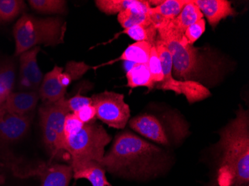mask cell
Segmentation results:
<instances>
[{"label":"cell","instance_id":"obj_1","mask_svg":"<svg viewBox=\"0 0 249 186\" xmlns=\"http://www.w3.org/2000/svg\"><path fill=\"white\" fill-rule=\"evenodd\" d=\"M100 164L115 176L129 180H146L166 170L168 156L163 149L135 134H118Z\"/></svg>","mask_w":249,"mask_h":186},{"label":"cell","instance_id":"obj_2","mask_svg":"<svg viewBox=\"0 0 249 186\" xmlns=\"http://www.w3.org/2000/svg\"><path fill=\"white\" fill-rule=\"evenodd\" d=\"M217 167L208 186H249V112L240 109L220 132Z\"/></svg>","mask_w":249,"mask_h":186},{"label":"cell","instance_id":"obj_3","mask_svg":"<svg viewBox=\"0 0 249 186\" xmlns=\"http://www.w3.org/2000/svg\"><path fill=\"white\" fill-rule=\"evenodd\" d=\"M66 30L67 22L61 18H37L24 14L13 28L15 56L18 57L38 45L54 46L62 44Z\"/></svg>","mask_w":249,"mask_h":186},{"label":"cell","instance_id":"obj_4","mask_svg":"<svg viewBox=\"0 0 249 186\" xmlns=\"http://www.w3.org/2000/svg\"><path fill=\"white\" fill-rule=\"evenodd\" d=\"M158 39L161 40L171 54L173 75L180 81H194L201 70L198 51L189 44L184 34L177 29L173 19H168L157 28Z\"/></svg>","mask_w":249,"mask_h":186},{"label":"cell","instance_id":"obj_5","mask_svg":"<svg viewBox=\"0 0 249 186\" xmlns=\"http://www.w3.org/2000/svg\"><path fill=\"white\" fill-rule=\"evenodd\" d=\"M131 129L158 145L172 146L182 141L188 134L185 121L178 115L144 113L129 121Z\"/></svg>","mask_w":249,"mask_h":186},{"label":"cell","instance_id":"obj_6","mask_svg":"<svg viewBox=\"0 0 249 186\" xmlns=\"http://www.w3.org/2000/svg\"><path fill=\"white\" fill-rule=\"evenodd\" d=\"M111 137L106 130L96 122L84 124L80 130L64 139V151L71 156V165L96 161L100 163L105 148Z\"/></svg>","mask_w":249,"mask_h":186},{"label":"cell","instance_id":"obj_7","mask_svg":"<svg viewBox=\"0 0 249 186\" xmlns=\"http://www.w3.org/2000/svg\"><path fill=\"white\" fill-rule=\"evenodd\" d=\"M71 113L66 99L51 103H44L39 110L43 142L53 156L64 151V121Z\"/></svg>","mask_w":249,"mask_h":186},{"label":"cell","instance_id":"obj_8","mask_svg":"<svg viewBox=\"0 0 249 186\" xmlns=\"http://www.w3.org/2000/svg\"><path fill=\"white\" fill-rule=\"evenodd\" d=\"M158 56L161 61L163 80L156 89L173 91L178 95H184L190 103L205 100L211 96V92L206 86L197 81H180L173 76V59L169 50L161 41L155 44Z\"/></svg>","mask_w":249,"mask_h":186},{"label":"cell","instance_id":"obj_9","mask_svg":"<svg viewBox=\"0 0 249 186\" xmlns=\"http://www.w3.org/2000/svg\"><path fill=\"white\" fill-rule=\"evenodd\" d=\"M91 99L96 118L116 129H123L125 127L129 121L131 111L123 94L105 91L93 95Z\"/></svg>","mask_w":249,"mask_h":186},{"label":"cell","instance_id":"obj_10","mask_svg":"<svg viewBox=\"0 0 249 186\" xmlns=\"http://www.w3.org/2000/svg\"><path fill=\"white\" fill-rule=\"evenodd\" d=\"M15 174L18 177L39 176L41 178V186H68L72 177L71 166L42 163L35 169H21L14 167Z\"/></svg>","mask_w":249,"mask_h":186},{"label":"cell","instance_id":"obj_11","mask_svg":"<svg viewBox=\"0 0 249 186\" xmlns=\"http://www.w3.org/2000/svg\"><path fill=\"white\" fill-rule=\"evenodd\" d=\"M40 46H36L19 55V89L38 92L43 81V73L37 64Z\"/></svg>","mask_w":249,"mask_h":186},{"label":"cell","instance_id":"obj_12","mask_svg":"<svg viewBox=\"0 0 249 186\" xmlns=\"http://www.w3.org/2000/svg\"><path fill=\"white\" fill-rule=\"evenodd\" d=\"M31 121L28 115L7 113L0 121V143H12L20 140L29 132Z\"/></svg>","mask_w":249,"mask_h":186},{"label":"cell","instance_id":"obj_13","mask_svg":"<svg viewBox=\"0 0 249 186\" xmlns=\"http://www.w3.org/2000/svg\"><path fill=\"white\" fill-rule=\"evenodd\" d=\"M208 19L212 27H216L219 22L229 17L236 15L231 3L227 0H193Z\"/></svg>","mask_w":249,"mask_h":186},{"label":"cell","instance_id":"obj_14","mask_svg":"<svg viewBox=\"0 0 249 186\" xmlns=\"http://www.w3.org/2000/svg\"><path fill=\"white\" fill-rule=\"evenodd\" d=\"M64 71L63 67L54 66L50 72L43 77L38 90L40 99L45 103H54L65 98L67 88L60 82V74Z\"/></svg>","mask_w":249,"mask_h":186},{"label":"cell","instance_id":"obj_15","mask_svg":"<svg viewBox=\"0 0 249 186\" xmlns=\"http://www.w3.org/2000/svg\"><path fill=\"white\" fill-rule=\"evenodd\" d=\"M71 167L75 180L85 179L92 186H112L106 178V169L99 162L89 161L71 165Z\"/></svg>","mask_w":249,"mask_h":186},{"label":"cell","instance_id":"obj_16","mask_svg":"<svg viewBox=\"0 0 249 186\" xmlns=\"http://www.w3.org/2000/svg\"><path fill=\"white\" fill-rule=\"evenodd\" d=\"M39 99L38 92L36 91L12 92L5 100V110L7 113L24 116L36 108Z\"/></svg>","mask_w":249,"mask_h":186},{"label":"cell","instance_id":"obj_17","mask_svg":"<svg viewBox=\"0 0 249 186\" xmlns=\"http://www.w3.org/2000/svg\"><path fill=\"white\" fill-rule=\"evenodd\" d=\"M152 8L149 1L137 0L135 5L118 14L117 19L123 29L151 22L149 10Z\"/></svg>","mask_w":249,"mask_h":186},{"label":"cell","instance_id":"obj_18","mask_svg":"<svg viewBox=\"0 0 249 186\" xmlns=\"http://www.w3.org/2000/svg\"><path fill=\"white\" fill-rule=\"evenodd\" d=\"M127 86L131 88H148L149 90L155 89L152 76L147 64H133L126 72Z\"/></svg>","mask_w":249,"mask_h":186},{"label":"cell","instance_id":"obj_19","mask_svg":"<svg viewBox=\"0 0 249 186\" xmlns=\"http://www.w3.org/2000/svg\"><path fill=\"white\" fill-rule=\"evenodd\" d=\"M152 45L146 42H135L125 49L119 58L111 61V63L118 61L132 64H145L149 61Z\"/></svg>","mask_w":249,"mask_h":186},{"label":"cell","instance_id":"obj_20","mask_svg":"<svg viewBox=\"0 0 249 186\" xmlns=\"http://www.w3.org/2000/svg\"><path fill=\"white\" fill-rule=\"evenodd\" d=\"M16 68L11 60L0 61V103L5 101L15 86Z\"/></svg>","mask_w":249,"mask_h":186},{"label":"cell","instance_id":"obj_21","mask_svg":"<svg viewBox=\"0 0 249 186\" xmlns=\"http://www.w3.org/2000/svg\"><path fill=\"white\" fill-rule=\"evenodd\" d=\"M203 17L201 11L194 1L188 0L182 11H180V15L176 19H173V22L177 29L184 34L187 28L203 19Z\"/></svg>","mask_w":249,"mask_h":186},{"label":"cell","instance_id":"obj_22","mask_svg":"<svg viewBox=\"0 0 249 186\" xmlns=\"http://www.w3.org/2000/svg\"><path fill=\"white\" fill-rule=\"evenodd\" d=\"M122 34H127L130 38L136 42H146L155 46L158 37V29L151 21L143 24L137 25L124 29Z\"/></svg>","mask_w":249,"mask_h":186},{"label":"cell","instance_id":"obj_23","mask_svg":"<svg viewBox=\"0 0 249 186\" xmlns=\"http://www.w3.org/2000/svg\"><path fill=\"white\" fill-rule=\"evenodd\" d=\"M91 68L85 62L70 61L67 63L64 71L60 74L59 79L61 85L67 89L72 81L82 78Z\"/></svg>","mask_w":249,"mask_h":186},{"label":"cell","instance_id":"obj_24","mask_svg":"<svg viewBox=\"0 0 249 186\" xmlns=\"http://www.w3.org/2000/svg\"><path fill=\"white\" fill-rule=\"evenodd\" d=\"M188 0H166L162 1L161 3L158 6L152 7L149 10V13L160 15L165 19H176L183 8L185 6Z\"/></svg>","mask_w":249,"mask_h":186},{"label":"cell","instance_id":"obj_25","mask_svg":"<svg viewBox=\"0 0 249 186\" xmlns=\"http://www.w3.org/2000/svg\"><path fill=\"white\" fill-rule=\"evenodd\" d=\"M26 8L22 0H0V23L11 22Z\"/></svg>","mask_w":249,"mask_h":186},{"label":"cell","instance_id":"obj_26","mask_svg":"<svg viewBox=\"0 0 249 186\" xmlns=\"http://www.w3.org/2000/svg\"><path fill=\"white\" fill-rule=\"evenodd\" d=\"M32 9L43 14H64L67 2L64 0H29Z\"/></svg>","mask_w":249,"mask_h":186},{"label":"cell","instance_id":"obj_27","mask_svg":"<svg viewBox=\"0 0 249 186\" xmlns=\"http://www.w3.org/2000/svg\"><path fill=\"white\" fill-rule=\"evenodd\" d=\"M137 0H96V7L107 15H118L135 5Z\"/></svg>","mask_w":249,"mask_h":186},{"label":"cell","instance_id":"obj_28","mask_svg":"<svg viewBox=\"0 0 249 186\" xmlns=\"http://www.w3.org/2000/svg\"><path fill=\"white\" fill-rule=\"evenodd\" d=\"M147 65L149 67L154 86L155 88L163 81V72L161 61H160V57L158 56L155 46H152V50H151L150 55H149V61L147 63Z\"/></svg>","mask_w":249,"mask_h":186},{"label":"cell","instance_id":"obj_29","mask_svg":"<svg viewBox=\"0 0 249 186\" xmlns=\"http://www.w3.org/2000/svg\"><path fill=\"white\" fill-rule=\"evenodd\" d=\"M205 28L206 22L204 18L187 28L184 32V36L189 44L194 46V43L201 37L203 34L205 33Z\"/></svg>","mask_w":249,"mask_h":186},{"label":"cell","instance_id":"obj_30","mask_svg":"<svg viewBox=\"0 0 249 186\" xmlns=\"http://www.w3.org/2000/svg\"><path fill=\"white\" fill-rule=\"evenodd\" d=\"M84 124L74 113H70L67 114L64 121V139L66 137L80 130Z\"/></svg>","mask_w":249,"mask_h":186},{"label":"cell","instance_id":"obj_31","mask_svg":"<svg viewBox=\"0 0 249 186\" xmlns=\"http://www.w3.org/2000/svg\"><path fill=\"white\" fill-rule=\"evenodd\" d=\"M66 103H67V106L69 109L70 112H72V113H75L77 110L83 107L84 106L93 104L91 98L81 96L79 93L72 96L70 99H66Z\"/></svg>","mask_w":249,"mask_h":186},{"label":"cell","instance_id":"obj_32","mask_svg":"<svg viewBox=\"0 0 249 186\" xmlns=\"http://www.w3.org/2000/svg\"><path fill=\"white\" fill-rule=\"evenodd\" d=\"M74 114L84 124L94 122L96 118V110L93 104L84 106L82 108L75 112Z\"/></svg>","mask_w":249,"mask_h":186},{"label":"cell","instance_id":"obj_33","mask_svg":"<svg viewBox=\"0 0 249 186\" xmlns=\"http://www.w3.org/2000/svg\"><path fill=\"white\" fill-rule=\"evenodd\" d=\"M7 114L6 110L5 107V102L3 103H0V121H2L5 117V115Z\"/></svg>","mask_w":249,"mask_h":186},{"label":"cell","instance_id":"obj_34","mask_svg":"<svg viewBox=\"0 0 249 186\" xmlns=\"http://www.w3.org/2000/svg\"><path fill=\"white\" fill-rule=\"evenodd\" d=\"M0 166H2V162H1V159H0Z\"/></svg>","mask_w":249,"mask_h":186}]
</instances>
